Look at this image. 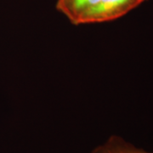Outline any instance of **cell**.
<instances>
[{
	"label": "cell",
	"instance_id": "6da1fadb",
	"mask_svg": "<svg viewBox=\"0 0 153 153\" xmlns=\"http://www.w3.org/2000/svg\"><path fill=\"white\" fill-rule=\"evenodd\" d=\"M146 0H57L56 10L71 24L102 23L127 15Z\"/></svg>",
	"mask_w": 153,
	"mask_h": 153
},
{
	"label": "cell",
	"instance_id": "7a4b0ae2",
	"mask_svg": "<svg viewBox=\"0 0 153 153\" xmlns=\"http://www.w3.org/2000/svg\"><path fill=\"white\" fill-rule=\"evenodd\" d=\"M91 153H153L139 148L118 135L110 136L103 144L94 149Z\"/></svg>",
	"mask_w": 153,
	"mask_h": 153
}]
</instances>
